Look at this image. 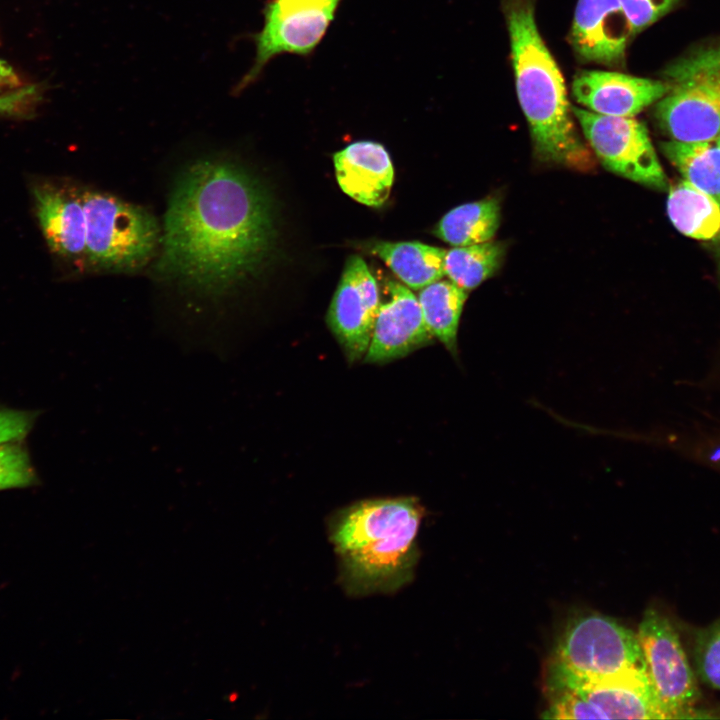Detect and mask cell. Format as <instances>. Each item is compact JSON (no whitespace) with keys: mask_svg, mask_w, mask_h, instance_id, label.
Wrapping results in <instances>:
<instances>
[{"mask_svg":"<svg viewBox=\"0 0 720 720\" xmlns=\"http://www.w3.org/2000/svg\"><path fill=\"white\" fill-rule=\"evenodd\" d=\"M274 243L271 207L260 183L226 159L187 166L170 193L156 274L208 296L253 276Z\"/></svg>","mask_w":720,"mask_h":720,"instance_id":"6da1fadb","label":"cell"},{"mask_svg":"<svg viewBox=\"0 0 720 720\" xmlns=\"http://www.w3.org/2000/svg\"><path fill=\"white\" fill-rule=\"evenodd\" d=\"M378 256L405 286L420 290L445 276L446 250L421 242H377Z\"/></svg>","mask_w":720,"mask_h":720,"instance_id":"e0dca14e","label":"cell"},{"mask_svg":"<svg viewBox=\"0 0 720 720\" xmlns=\"http://www.w3.org/2000/svg\"><path fill=\"white\" fill-rule=\"evenodd\" d=\"M337 182L355 201L379 207L388 199L394 182V168L383 145L357 141L333 155Z\"/></svg>","mask_w":720,"mask_h":720,"instance_id":"2e32d148","label":"cell"},{"mask_svg":"<svg viewBox=\"0 0 720 720\" xmlns=\"http://www.w3.org/2000/svg\"><path fill=\"white\" fill-rule=\"evenodd\" d=\"M40 479L24 442L0 445V491L30 488Z\"/></svg>","mask_w":720,"mask_h":720,"instance_id":"603a6c76","label":"cell"},{"mask_svg":"<svg viewBox=\"0 0 720 720\" xmlns=\"http://www.w3.org/2000/svg\"><path fill=\"white\" fill-rule=\"evenodd\" d=\"M500 218L498 199L489 197L451 209L437 222L433 234L452 246L483 243L493 239Z\"/></svg>","mask_w":720,"mask_h":720,"instance_id":"d6986e66","label":"cell"},{"mask_svg":"<svg viewBox=\"0 0 720 720\" xmlns=\"http://www.w3.org/2000/svg\"><path fill=\"white\" fill-rule=\"evenodd\" d=\"M637 636L648 678L668 719L687 718L699 691L675 629L659 611L647 609Z\"/></svg>","mask_w":720,"mask_h":720,"instance_id":"9c48e42d","label":"cell"},{"mask_svg":"<svg viewBox=\"0 0 720 720\" xmlns=\"http://www.w3.org/2000/svg\"><path fill=\"white\" fill-rule=\"evenodd\" d=\"M633 34L618 0H578L570 42L582 59L621 66Z\"/></svg>","mask_w":720,"mask_h":720,"instance_id":"4fadbf2b","label":"cell"},{"mask_svg":"<svg viewBox=\"0 0 720 720\" xmlns=\"http://www.w3.org/2000/svg\"><path fill=\"white\" fill-rule=\"evenodd\" d=\"M667 214L683 235L696 240H720V204L682 179L669 187Z\"/></svg>","mask_w":720,"mask_h":720,"instance_id":"ac0fdd59","label":"cell"},{"mask_svg":"<svg viewBox=\"0 0 720 720\" xmlns=\"http://www.w3.org/2000/svg\"><path fill=\"white\" fill-rule=\"evenodd\" d=\"M666 82L624 73L582 70L572 81L573 98L589 111L634 117L667 92Z\"/></svg>","mask_w":720,"mask_h":720,"instance_id":"9a60e30c","label":"cell"},{"mask_svg":"<svg viewBox=\"0 0 720 720\" xmlns=\"http://www.w3.org/2000/svg\"><path fill=\"white\" fill-rule=\"evenodd\" d=\"M594 153L609 171L656 190L669 187L646 126L633 117L571 107Z\"/></svg>","mask_w":720,"mask_h":720,"instance_id":"52a82bcc","label":"cell"},{"mask_svg":"<svg viewBox=\"0 0 720 720\" xmlns=\"http://www.w3.org/2000/svg\"><path fill=\"white\" fill-rule=\"evenodd\" d=\"M717 139H718V141L720 142V135H719V137H718Z\"/></svg>","mask_w":720,"mask_h":720,"instance_id":"f1b7e54d","label":"cell"},{"mask_svg":"<svg viewBox=\"0 0 720 720\" xmlns=\"http://www.w3.org/2000/svg\"><path fill=\"white\" fill-rule=\"evenodd\" d=\"M551 664L583 679L610 678L645 665L637 634L595 613L569 622Z\"/></svg>","mask_w":720,"mask_h":720,"instance_id":"8992f818","label":"cell"},{"mask_svg":"<svg viewBox=\"0 0 720 720\" xmlns=\"http://www.w3.org/2000/svg\"><path fill=\"white\" fill-rule=\"evenodd\" d=\"M34 88L25 87L12 90L0 96V112H15L24 106L25 102L33 96Z\"/></svg>","mask_w":720,"mask_h":720,"instance_id":"4316f807","label":"cell"},{"mask_svg":"<svg viewBox=\"0 0 720 720\" xmlns=\"http://www.w3.org/2000/svg\"><path fill=\"white\" fill-rule=\"evenodd\" d=\"M342 0H269L261 30L253 36L254 62L237 86L257 80L266 65L284 53L309 56L326 34Z\"/></svg>","mask_w":720,"mask_h":720,"instance_id":"ba28073f","label":"cell"},{"mask_svg":"<svg viewBox=\"0 0 720 720\" xmlns=\"http://www.w3.org/2000/svg\"><path fill=\"white\" fill-rule=\"evenodd\" d=\"M664 156L683 179L720 204V142L669 140L660 143Z\"/></svg>","mask_w":720,"mask_h":720,"instance_id":"44dd1931","label":"cell"},{"mask_svg":"<svg viewBox=\"0 0 720 720\" xmlns=\"http://www.w3.org/2000/svg\"><path fill=\"white\" fill-rule=\"evenodd\" d=\"M380 302L377 281L366 262L350 256L327 313V324L350 363L363 360L367 352Z\"/></svg>","mask_w":720,"mask_h":720,"instance_id":"30bf717a","label":"cell"},{"mask_svg":"<svg viewBox=\"0 0 720 720\" xmlns=\"http://www.w3.org/2000/svg\"><path fill=\"white\" fill-rule=\"evenodd\" d=\"M85 224V264L112 272L143 268L156 256L161 228L145 208L112 194L80 190Z\"/></svg>","mask_w":720,"mask_h":720,"instance_id":"277c9868","label":"cell"},{"mask_svg":"<svg viewBox=\"0 0 720 720\" xmlns=\"http://www.w3.org/2000/svg\"><path fill=\"white\" fill-rule=\"evenodd\" d=\"M422 516L414 497L364 500L337 514L330 537L348 592H391L412 579Z\"/></svg>","mask_w":720,"mask_h":720,"instance_id":"7a4b0ae2","label":"cell"},{"mask_svg":"<svg viewBox=\"0 0 720 720\" xmlns=\"http://www.w3.org/2000/svg\"><path fill=\"white\" fill-rule=\"evenodd\" d=\"M504 255V244L492 240L454 246L445 254V275L464 290L474 289L495 274Z\"/></svg>","mask_w":720,"mask_h":720,"instance_id":"7402d4cb","label":"cell"},{"mask_svg":"<svg viewBox=\"0 0 720 720\" xmlns=\"http://www.w3.org/2000/svg\"><path fill=\"white\" fill-rule=\"evenodd\" d=\"M517 96L536 155L575 169L590 168L592 156L581 141L562 74L535 21V0H504Z\"/></svg>","mask_w":720,"mask_h":720,"instance_id":"3957f363","label":"cell"},{"mask_svg":"<svg viewBox=\"0 0 720 720\" xmlns=\"http://www.w3.org/2000/svg\"><path fill=\"white\" fill-rule=\"evenodd\" d=\"M549 705L542 717L548 719H606L595 706L573 691L547 684Z\"/></svg>","mask_w":720,"mask_h":720,"instance_id":"d4e9b609","label":"cell"},{"mask_svg":"<svg viewBox=\"0 0 720 720\" xmlns=\"http://www.w3.org/2000/svg\"><path fill=\"white\" fill-rule=\"evenodd\" d=\"M388 298L380 302L367 352L368 363H386L430 344V333L418 301L407 286L386 283Z\"/></svg>","mask_w":720,"mask_h":720,"instance_id":"7c38bea8","label":"cell"},{"mask_svg":"<svg viewBox=\"0 0 720 720\" xmlns=\"http://www.w3.org/2000/svg\"><path fill=\"white\" fill-rule=\"evenodd\" d=\"M678 0H618L634 33L650 26L667 14Z\"/></svg>","mask_w":720,"mask_h":720,"instance_id":"484cf974","label":"cell"},{"mask_svg":"<svg viewBox=\"0 0 720 720\" xmlns=\"http://www.w3.org/2000/svg\"><path fill=\"white\" fill-rule=\"evenodd\" d=\"M32 195L51 252L63 260L85 264L86 224L80 190L39 181L33 184Z\"/></svg>","mask_w":720,"mask_h":720,"instance_id":"5bb4252c","label":"cell"},{"mask_svg":"<svg viewBox=\"0 0 720 720\" xmlns=\"http://www.w3.org/2000/svg\"><path fill=\"white\" fill-rule=\"evenodd\" d=\"M694 656L700 678L720 690V619L698 633Z\"/></svg>","mask_w":720,"mask_h":720,"instance_id":"cb8c5ba5","label":"cell"},{"mask_svg":"<svg viewBox=\"0 0 720 720\" xmlns=\"http://www.w3.org/2000/svg\"><path fill=\"white\" fill-rule=\"evenodd\" d=\"M668 87L656 102L659 127L680 142H701L720 135V45L699 48L669 65Z\"/></svg>","mask_w":720,"mask_h":720,"instance_id":"5b68a950","label":"cell"},{"mask_svg":"<svg viewBox=\"0 0 720 720\" xmlns=\"http://www.w3.org/2000/svg\"><path fill=\"white\" fill-rule=\"evenodd\" d=\"M467 295V290L452 281L440 279L420 289L417 297L430 333L454 356Z\"/></svg>","mask_w":720,"mask_h":720,"instance_id":"ffe728a7","label":"cell"},{"mask_svg":"<svg viewBox=\"0 0 720 720\" xmlns=\"http://www.w3.org/2000/svg\"><path fill=\"white\" fill-rule=\"evenodd\" d=\"M547 684L573 691L606 719H668L645 665L610 678L583 679L550 664Z\"/></svg>","mask_w":720,"mask_h":720,"instance_id":"8fae6325","label":"cell"},{"mask_svg":"<svg viewBox=\"0 0 720 720\" xmlns=\"http://www.w3.org/2000/svg\"><path fill=\"white\" fill-rule=\"evenodd\" d=\"M22 81L14 69L5 61L0 60V89H19Z\"/></svg>","mask_w":720,"mask_h":720,"instance_id":"83f0119b","label":"cell"}]
</instances>
